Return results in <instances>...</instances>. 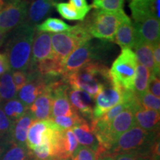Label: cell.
Listing matches in <instances>:
<instances>
[{"mask_svg":"<svg viewBox=\"0 0 160 160\" xmlns=\"http://www.w3.org/2000/svg\"><path fill=\"white\" fill-rule=\"evenodd\" d=\"M57 160H71V157H68V158H64V159H59Z\"/></svg>","mask_w":160,"mask_h":160,"instance_id":"bcb514c9","label":"cell"},{"mask_svg":"<svg viewBox=\"0 0 160 160\" xmlns=\"http://www.w3.org/2000/svg\"><path fill=\"white\" fill-rule=\"evenodd\" d=\"M148 91L155 97H160V81L159 77L157 75L151 74L148 84Z\"/></svg>","mask_w":160,"mask_h":160,"instance_id":"e575fe53","label":"cell"},{"mask_svg":"<svg viewBox=\"0 0 160 160\" xmlns=\"http://www.w3.org/2000/svg\"><path fill=\"white\" fill-rule=\"evenodd\" d=\"M140 105L143 108L153 110L159 111L160 110V99L159 98L155 97L149 91H146L143 95L139 97Z\"/></svg>","mask_w":160,"mask_h":160,"instance_id":"4dcf8cb0","label":"cell"},{"mask_svg":"<svg viewBox=\"0 0 160 160\" xmlns=\"http://www.w3.org/2000/svg\"><path fill=\"white\" fill-rule=\"evenodd\" d=\"M137 59L131 49H122L109 70L112 83L122 90H133Z\"/></svg>","mask_w":160,"mask_h":160,"instance_id":"8992f818","label":"cell"},{"mask_svg":"<svg viewBox=\"0 0 160 160\" xmlns=\"http://www.w3.org/2000/svg\"><path fill=\"white\" fill-rule=\"evenodd\" d=\"M17 97V90L12 77V72L7 71L0 77V103Z\"/></svg>","mask_w":160,"mask_h":160,"instance_id":"7402d4cb","label":"cell"},{"mask_svg":"<svg viewBox=\"0 0 160 160\" xmlns=\"http://www.w3.org/2000/svg\"><path fill=\"white\" fill-rule=\"evenodd\" d=\"M71 160H97L98 156L95 151L83 145H79L71 156Z\"/></svg>","mask_w":160,"mask_h":160,"instance_id":"1f68e13d","label":"cell"},{"mask_svg":"<svg viewBox=\"0 0 160 160\" xmlns=\"http://www.w3.org/2000/svg\"><path fill=\"white\" fill-rule=\"evenodd\" d=\"M33 121H34V119L33 116L29 111H28L23 117L13 122L11 131L12 144L26 146L29 128Z\"/></svg>","mask_w":160,"mask_h":160,"instance_id":"ffe728a7","label":"cell"},{"mask_svg":"<svg viewBox=\"0 0 160 160\" xmlns=\"http://www.w3.org/2000/svg\"><path fill=\"white\" fill-rule=\"evenodd\" d=\"M10 2H11V0H0V4L5 6L8 3Z\"/></svg>","mask_w":160,"mask_h":160,"instance_id":"ee69618b","label":"cell"},{"mask_svg":"<svg viewBox=\"0 0 160 160\" xmlns=\"http://www.w3.org/2000/svg\"><path fill=\"white\" fill-rule=\"evenodd\" d=\"M122 102V89L113 83L99 92L95 99L92 120L99 119L110 109Z\"/></svg>","mask_w":160,"mask_h":160,"instance_id":"9c48e42d","label":"cell"},{"mask_svg":"<svg viewBox=\"0 0 160 160\" xmlns=\"http://www.w3.org/2000/svg\"><path fill=\"white\" fill-rule=\"evenodd\" d=\"M10 71L9 64L5 53H0V77Z\"/></svg>","mask_w":160,"mask_h":160,"instance_id":"f35d334b","label":"cell"},{"mask_svg":"<svg viewBox=\"0 0 160 160\" xmlns=\"http://www.w3.org/2000/svg\"><path fill=\"white\" fill-rule=\"evenodd\" d=\"M68 95L73 108L80 113L83 117L92 120L93 110V98L85 91L71 88Z\"/></svg>","mask_w":160,"mask_h":160,"instance_id":"5bb4252c","label":"cell"},{"mask_svg":"<svg viewBox=\"0 0 160 160\" xmlns=\"http://www.w3.org/2000/svg\"><path fill=\"white\" fill-rule=\"evenodd\" d=\"M137 62L149 70L151 74L159 77V72L156 68L153 54V45L148 43H139L133 48Z\"/></svg>","mask_w":160,"mask_h":160,"instance_id":"44dd1931","label":"cell"},{"mask_svg":"<svg viewBox=\"0 0 160 160\" xmlns=\"http://www.w3.org/2000/svg\"><path fill=\"white\" fill-rule=\"evenodd\" d=\"M133 27L136 34L135 45L139 43L153 45L159 42L160 22L153 16H148L134 21Z\"/></svg>","mask_w":160,"mask_h":160,"instance_id":"30bf717a","label":"cell"},{"mask_svg":"<svg viewBox=\"0 0 160 160\" xmlns=\"http://www.w3.org/2000/svg\"><path fill=\"white\" fill-rule=\"evenodd\" d=\"M28 111L34 120L51 119L52 111V97L51 91L46 88L45 91L37 98L30 106Z\"/></svg>","mask_w":160,"mask_h":160,"instance_id":"ac0fdd59","label":"cell"},{"mask_svg":"<svg viewBox=\"0 0 160 160\" xmlns=\"http://www.w3.org/2000/svg\"><path fill=\"white\" fill-rule=\"evenodd\" d=\"M8 37V33L0 31V47L3 45Z\"/></svg>","mask_w":160,"mask_h":160,"instance_id":"60d3db41","label":"cell"},{"mask_svg":"<svg viewBox=\"0 0 160 160\" xmlns=\"http://www.w3.org/2000/svg\"><path fill=\"white\" fill-rule=\"evenodd\" d=\"M79 146L72 129L59 132L53 143V157L56 159L71 157Z\"/></svg>","mask_w":160,"mask_h":160,"instance_id":"7c38bea8","label":"cell"},{"mask_svg":"<svg viewBox=\"0 0 160 160\" xmlns=\"http://www.w3.org/2000/svg\"><path fill=\"white\" fill-rule=\"evenodd\" d=\"M97 160H113V158L109 156H100L98 157Z\"/></svg>","mask_w":160,"mask_h":160,"instance_id":"7bdbcfd3","label":"cell"},{"mask_svg":"<svg viewBox=\"0 0 160 160\" xmlns=\"http://www.w3.org/2000/svg\"><path fill=\"white\" fill-rule=\"evenodd\" d=\"M54 8L57 9L58 13L64 19L74 21V20H84L88 13H89L91 8H88L85 10L79 11L74 8L65 2H58L56 4Z\"/></svg>","mask_w":160,"mask_h":160,"instance_id":"d4e9b609","label":"cell"},{"mask_svg":"<svg viewBox=\"0 0 160 160\" xmlns=\"http://www.w3.org/2000/svg\"><path fill=\"white\" fill-rule=\"evenodd\" d=\"M13 122L4 113L0 105V145H11V131Z\"/></svg>","mask_w":160,"mask_h":160,"instance_id":"83f0119b","label":"cell"},{"mask_svg":"<svg viewBox=\"0 0 160 160\" xmlns=\"http://www.w3.org/2000/svg\"><path fill=\"white\" fill-rule=\"evenodd\" d=\"M71 129L77 138L78 143L93 150L97 153L98 157L102 154V151L99 145L97 137L92 131L91 125H89L86 120L79 125L74 126Z\"/></svg>","mask_w":160,"mask_h":160,"instance_id":"e0dca14e","label":"cell"},{"mask_svg":"<svg viewBox=\"0 0 160 160\" xmlns=\"http://www.w3.org/2000/svg\"><path fill=\"white\" fill-rule=\"evenodd\" d=\"M54 57L51 33L36 31L32 44L31 64L28 70L33 68L38 63Z\"/></svg>","mask_w":160,"mask_h":160,"instance_id":"8fae6325","label":"cell"},{"mask_svg":"<svg viewBox=\"0 0 160 160\" xmlns=\"http://www.w3.org/2000/svg\"><path fill=\"white\" fill-rule=\"evenodd\" d=\"M59 0H34L29 5L26 22L36 25L43 21L51 13Z\"/></svg>","mask_w":160,"mask_h":160,"instance_id":"2e32d148","label":"cell"},{"mask_svg":"<svg viewBox=\"0 0 160 160\" xmlns=\"http://www.w3.org/2000/svg\"><path fill=\"white\" fill-rule=\"evenodd\" d=\"M151 160H160L159 139H158L152 146L151 151Z\"/></svg>","mask_w":160,"mask_h":160,"instance_id":"ab89813d","label":"cell"},{"mask_svg":"<svg viewBox=\"0 0 160 160\" xmlns=\"http://www.w3.org/2000/svg\"><path fill=\"white\" fill-rule=\"evenodd\" d=\"M153 54L154 59L156 68L158 71H160V45L157 42L153 45Z\"/></svg>","mask_w":160,"mask_h":160,"instance_id":"74e56055","label":"cell"},{"mask_svg":"<svg viewBox=\"0 0 160 160\" xmlns=\"http://www.w3.org/2000/svg\"><path fill=\"white\" fill-rule=\"evenodd\" d=\"M127 108H129L128 104L125 102H122L121 103L118 104L117 105L114 106L111 109H110L108 111L106 112L105 114L102 117H100L99 119H98V120L101 122L106 124V125H109L120 113H122Z\"/></svg>","mask_w":160,"mask_h":160,"instance_id":"d6a6232c","label":"cell"},{"mask_svg":"<svg viewBox=\"0 0 160 160\" xmlns=\"http://www.w3.org/2000/svg\"><path fill=\"white\" fill-rule=\"evenodd\" d=\"M36 25L27 22L13 29L6 43L5 54L10 71H27L30 67Z\"/></svg>","mask_w":160,"mask_h":160,"instance_id":"6da1fadb","label":"cell"},{"mask_svg":"<svg viewBox=\"0 0 160 160\" xmlns=\"http://www.w3.org/2000/svg\"><path fill=\"white\" fill-rule=\"evenodd\" d=\"M4 7H5V6H4V5H1V4H0V11H2V9Z\"/></svg>","mask_w":160,"mask_h":160,"instance_id":"7dc6e473","label":"cell"},{"mask_svg":"<svg viewBox=\"0 0 160 160\" xmlns=\"http://www.w3.org/2000/svg\"><path fill=\"white\" fill-rule=\"evenodd\" d=\"M56 125L59 126L61 129L65 130L73 128L74 126H77L85 121V119L81 117L79 113L71 116V117H57L51 119Z\"/></svg>","mask_w":160,"mask_h":160,"instance_id":"f546056e","label":"cell"},{"mask_svg":"<svg viewBox=\"0 0 160 160\" xmlns=\"http://www.w3.org/2000/svg\"></svg>","mask_w":160,"mask_h":160,"instance_id":"f907efd6","label":"cell"},{"mask_svg":"<svg viewBox=\"0 0 160 160\" xmlns=\"http://www.w3.org/2000/svg\"><path fill=\"white\" fill-rule=\"evenodd\" d=\"M136 125L150 132L159 131L160 115L159 111L143 108L141 105L133 110Z\"/></svg>","mask_w":160,"mask_h":160,"instance_id":"9a60e30c","label":"cell"},{"mask_svg":"<svg viewBox=\"0 0 160 160\" xmlns=\"http://www.w3.org/2000/svg\"><path fill=\"white\" fill-rule=\"evenodd\" d=\"M71 88L88 93L93 99L105 87L112 84L109 69L100 62H91L63 77Z\"/></svg>","mask_w":160,"mask_h":160,"instance_id":"7a4b0ae2","label":"cell"},{"mask_svg":"<svg viewBox=\"0 0 160 160\" xmlns=\"http://www.w3.org/2000/svg\"><path fill=\"white\" fill-rule=\"evenodd\" d=\"M29 0H11L0 11V31L8 33L25 22Z\"/></svg>","mask_w":160,"mask_h":160,"instance_id":"ba28073f","label":"cell"},{"mask_svg":"<svg viewBox=\"0 0 160 160\" xmlns=\"http://www.w3.org/2000/svg\"><path fill=\"white\" fill-rule=\"evenodd\" d=\"M70 26L62 20L57 18H48L42 23L36 25V31L45 32V33H62L68 31L71 28Z\"/></svg>","mask_w":160,"mask_h":160,"instance_id":"484cf974","label":"cell"},{"mask_svg":"<svg viewBox=\"0 0 160 160\" xmlns=\"http://www.w3.org/2000/svg\"><path fill=\"white\" fill-rule=\"evenodd\" d=\"M11 145H0V160L2 159V157L5 153V151L8 149V148Z\"/></svg>","mask_w":160,"mask_h":160,"instance_id":"b9f144b4","label":"cell"},{"mask_svg":"<svg viewBox=\"0 0 160 160\" xmlns=\"http://www.w3.org/2000/svg\"><path fill=\"white\" fill-rule=\"evenodd\" d=\"M29 1H31V0H29Z\"/></svg>","mask_w":160,"mask_h":160,"instance_id":"681fc988","label":"cell"},{"mask_svg":"<svg viewBox=\"0 0 160 160\" xmlns=\"http://www.w3.org/2000/svg\"><path fill=\"white\" fill-rule=\"evenodd\" d=\"M128 16L125 12L118 13L96 10L85 20L92 37L105 42H113L119 25Z\"/></svg>","mask_w":160,"mask_h":160,"instance_id":"5b68a950","label":"cell"},{"mask_svg":"<svg viewBox=\"0 0 160 160\" xmlns=\"http://www.w3.org/2000/svg\"><path fill=\"white\" fill-rule=\"evenodd\" d=\"M111 157L113 158V160H151V158L147 157L134 154H127V153L117 154Z\"/></svg>","mask_w":160,"mask_h":160,"instance_id":"d590c367","label":"cell"},{"mask_svg":"<svg viewBox=\"0 0 160 160\" xmlns=\"http://www.w3.org/2000/svg\"><path fill=\"white\" fill-rule=\"evenodd\" d=\"M124 0H93L92 7L102 11L118 12L123 11Z\"/></svg>","mask_w":160,"mask_h":160,"instance_id":"f1b7e54d","label":"cell"},{"mask_svg":"<svg viewBox=\"0 0 160 160\" xmlns=\"http://www.w3.org/2000/svg\"><path fill=\"white\" fill-rule=\"evenodd\" d=\"M150 77H151V73L149 70L145 66L137 64L134 83H133V91L138 97H141L146 91H148Z\"/></svg>","mask_w":160,"mask_h":160,"instance_id":"cb8c5ba5","label":"cell"},{"mask_svg":"<svg viewBox=\"0 0 160 160\" xmlns=\"http://www.w3.org/2000/svg\"><path fill=\"white\" fill-rule=\"evenodd\" d=\"M56 124L53 120H34L30 126L28 133L26 146L32 151L36 147L41 145L49 132L54 128Z\"/></svg>","mask_w":160,"mask_h":160,"instance_id":"4fadbf2b","label":"cell"},{"mask_svg":"<svg viewBox=\"0 0 160 160\" xmlns=\"http://www.w3.org/2000/svg\"><path fill=\"white\" fill-rule=\"evenodd\" d=\"M158 139L159 132L147 131L135 125L121 135L111 148L102 156L113 157L127 153L151 158V148Z\"/></svg>","mask_w":160,"mask_h":160,"instance_id":"3957f363","label":"cell"},{"mask_svg":"<svg viewBox=\"0 0 160 160\" xmlns=\"http://www.w3.org/2000/svg\"><path fill=\"white\" fill-rule=\"evenodd\" d=\"M0 105L5 115L13 122L23 117L28 111V108L17 98L5 102L3 105L0 103Z\"/></svg>","mask_w":160,"mask_h":160,"instance_id":"603a6c76","label":"cell"},{"mask_svg":"<svg viewBox=\"0 0 160 160\" xmlns=\"http://www.w3.org/2000/svg\"><path fill=\"white\" fill-rule=\"evenodd\" d=\"M105 43L93 44L91 41L79 46L66 59L64 65L62 77L71 74L84 66L91 62H98L103 59L108 49Z\"/></svg>","mask_w":160,"mask_h":160,"instance_id":"52a82bcc","label":"cell"},{"mask_svg":"<svg viewBox=\"0 0 160 160\" xmlns=\"http://www.w3.org/2000/svg\"><path fill=\"white\" fill-rule=\"evenodd\" d=\"M130 1V2H137V1H140V0H129Z\"/></svg>","mask_w":160,"mask_h":160,"instance_id":"c3c4849f","label":"cell"},{"mask_svg":"<svg viewBox=\"0 0 160 160\" xmlns=\"http://www.w3.org/2000/svg\"><path fill=\"white\" fill-rule=\"evenodd\" d=\"M122 49H132L136 45V34L133 24L128 17L118 27L114 41Z\"/></svg>","mask_w":160,"mask_h":160,"instance_id":"d6986e66","label":"cell"},{"mask_svg":"<svg viewBox=\"0 0 160 160\" xmlns=\"http://www.w3.org/2000/svg\"><path fill=\"white\" fill-rule=\"evenodd\" d=\"M69 5L79 11L92 8V5H88L86 0H69Z\"/></svg>","mask_w":160,"mask_h":160,"instance_id":"8d00e7d4","label":"cell"},{"mask_svg":"<svg viewBox=\"0 0 160 160\" xmlns=\"http://www.w3.org/2000/svg\"><path fill=\"white\" fill-rule=\"evenodd\" d=\"M31 160H39V159H34V158H31ZM46 160H57V159H56L55 158H51V159H46Z\"/></svg>","mask_w":160,"mask_h":160,"instance_id":"f6af8a7d","label":"cell"},{"mask_svg":"<svg viewBox=\"0 0 160 160\" xmlns=\"http://www.w3.org/2000/svg\"><path fill=\"white\" fill-rule=\"evenodd\" d=\"M92 37L85 21L72 26L68 31L52 34L51 45L55 57L65 65L66 59L72 52L91 41Z\"/></svg>","mask_w":160,"mask_h":160,"instance_id":"277c9868","label":"cell"},{"mask_svg":"<svg viewBox=\"0 0 160 160\" xmlns=\"http://www.w3.org/2000/svg\"><path fill=\"white\" fill-rule=\"evenodd\" d=\"M12 77H13V82L15 84L17 92L28 82V76L27 71H13L12 72Z\"/></svg>","mask_w":160,"mask_h":160,"instance_id":"836d02e7","label":"cell"},{"mask_svg":"<svg viewBox=\"0 0 160 160\" xmlns=\"http://www.w3.org/2000/svg\"><path fill=\"white\" fill-rule=\"evenodd\" d=\"M30 150L27 146L11 144L4 153L1 160H31Z\"/></svg>","mask_w":160,"mask_h":160,"instance_id":"4316f807","label":"cell"}]
</instances>
